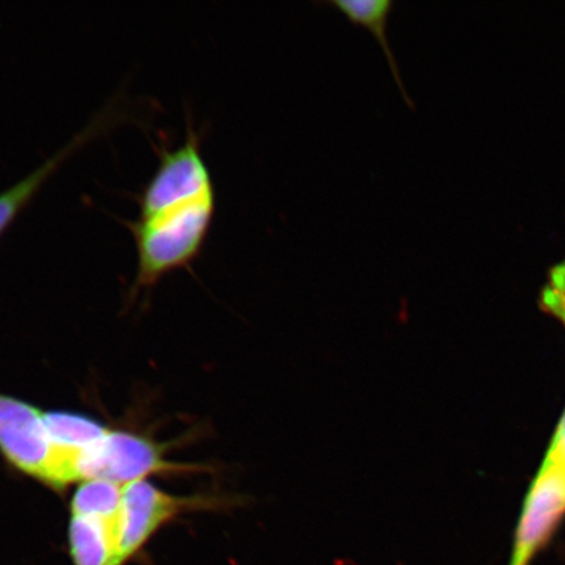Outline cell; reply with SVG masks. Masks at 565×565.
I'll return each mask as SVG.
<instances>
[{
    "mask_svg": "<svg viewBox=\"0 0 565 565\" xmlns=\"http://www.w3.org/2000/svg\"><path fill=\"white\" fill-rule=\"evenodd\" d=\"M216 212L210 193L150 217L129 223L138 253L136 287L151 288L167 274L200 256Z\"/></svg>",
    "mask_w": 565,
    "mask_h": 565,
    "instance_id": "6da1fadb",
    "label": "cell"
},
{
    "mask_svg": "<svg viewBox=\"0 0 565 565\" xmlns=\"http://www.w3.org/2000/svg\"><path fill=\"white\" fill-rule=\"evenodd\" d=\"M44 409L0 393V456L13 469L56 492L81 484L83 451L55 444Z\"/></svg>",
    "mask_w": 565,
    "mask_h": 565,
    "instance_id": "7a4b0ae2",
    "label": "cell"
},
{
    "mask_svg": "<svg viewBox=\"0 0 565 565\" xmlns=\"http://www.w3.org/2000/svg\"><path fill=\"white\" fill-rule=\"evenodd\" d=\"M237 494L200 493L179 497L161 490L150 479L124 486L119 518L118 565H126L143 550L160 530L183 514L230 511L247 503Z\"/></svg>",
    "mask_w": 565,
    "mask_h": 565,
    "instance_id": "3957f363",
    "label": "cell"
},
{
    "mask_svg": "<svg viewBox=\"0 0 565 565\" xmlns=\"http://www.w3.org/2000/svg\"><path fill=\"white\" fill-rule=\"evenodd\" d=\"M167 454V445L150 437L109 428L100 440L84 450L82 483L100 479L126 486L154 476L198 475L210 469L206 465L173 462Z\"/></svg>",
    "mask_w": 565,
    "mask_h": 565,
    "instance_id": "277c9868",
    "label": "cell"
},
{
    "mask_svg": "<svg viewBox=\"0 0 565 565\" xmlns=\"http://www.w3.org/2000/svg\"><path fill=\"white\" fill-rule=\"evenodd\" d=\"M215 193L214 180L201 147V136L192 125L185 141L164 148L157 172L139 198V217H150L196 198Z\"/></svg>",
    "mask_w": 565,
    "mask_h": 565,
    "instance_id": "5b68a950",
    "label": "cell"
},
{
    "mask_svg": "<svg viewBox=\"0 0 565 565\" xmlns=\"http://www.w3.org/2000/svg\"><path fill=\"white\" fill-rule=\"evenodd\" d=\"M565 519V470L541 466L514 530L508 565H533Z\"/></svg>",
    "mask_w": 565,
    "mask_h": 565,
    "instance_id": "8992f818",
    "label": "cell"
},
{
    "mask_svg": "<svg viewBox=\"0 0 565 565\" xmlns=\"http://www.w3.org/2000/svg\"><path fill=\"white\" fill-rule=\"evenodd\" d=\"M111 116L110 113L104 111L103 115L96 117L86 129L76 134V136L71 139L65 147H62L58 152L53 154L51 159H47L44 164L24 177L23 180L17 182L15 185L0 193V237H2L7 230L11 227V224L17 221L18 216L26 209L28 204L33 201V198L38 195L41 188L44 186V183L49 180V177H51L77 148L86 145L88 140L104 131L106 126L111 124Z\"/></svg>",
    "mask_w": 565,
    "mask_h": 565,
    "instance_id": "52a82bcc",
    "label": "cell"
},
{
    "mask_svg": "<svg viewBox=\"0 0 565 565\" xmlns=\"http://www.w3.org/2000/svg\"><path fill=\"white\" fill-rule=\"evenodd\" d=\"M119 518L70 513L68 550L74 565H118Z\"/></svg>",
    "mask_w": 565,
    "mask_h": 565,
    "instance_id": "ba28073f",
    "label": "cell"
},
{
    "mask_svg": "<svg viewBox=\"0 0 565 565\" xmlns=\"http://www.w3.org/2000/svg\"><path fill=\"white\" fill-rule=\"evenodd\" d=\"M328 4L335 7L351 24L365 28L377 40L386 55L394 79L398 83L402 96H404L409 108H414V103L407 96L398 63L394 58L387 39L388 19H391L395 6L394 2L392 0H331Z\"/></svg>",
    "mask_w": 565,
    "mask_h": 565,
    "instance_id": "9c48e42d",
    "label": "cell"
},
{
    "mask_svg": "<svg viewBox=\"0 0 565 565\" xmlns=\"http://www.w3.org/2000/svg\"><path fill=\"white\" fill-rule=\"evenodd\" d=\"M46 426L60 447L84 451L95 445L109 429L90 416L68 412H46Z\"/></svg>",
    "mask_w": 565,
    "mask_h": 565,
    "instance_id": "30bf717a",
    "label": "cell"
},
{
    "mask_svg": "<svg viewBox=\"0 0 565 565\" xmlns=\"http://www.w3.org/2000/svg\"><path fill=\"white\" fill-rule=\"evenodd\" d=\"M541 306L546 313L554 316L565 328V264L551 273L548 285L542 294Z\"/></svg>",
    "mask_w": 565,
    "mask_h": 565,
    "instance_id": "8fae6325",
    "label": "cell"
},
{
    "mask_svg": "<svg viewBox=\"0 0 565 565\" xmlns=\"http://www.w3.org/2000/svg\"><path fill=\"white\" fill-rule=\"evenodd\" d=\"M542 466L565 470V409Z\"/></svg>",
    "mask_w": 565,
    "mask_h": 565,
    "instance_id": "7c38bea8",
    "label": "cell"
}]
</instances>
